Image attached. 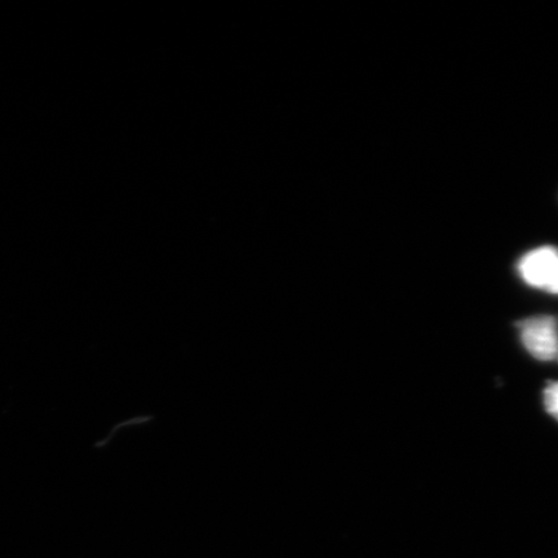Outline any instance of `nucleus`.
<instances>
[{"label": "nucleus", "mask_w": 558, "mask_h": 558, "mask_svg": "<svg viewBox=\"0 0 558 558\" xmlns=\"http://www.w3.org/2000/svg\"><path fill=\"white\" fill-rule=\"evenodd\" d=\"M520 275L533 288L558 294V250L542 247L522 257Z\"/></svg>", "instance_id": "1"}, {"label": "nucleus", "mask_w": 558, "mask_h": 558, "mask_svg": "<svg viewBox=\"0 0 558 558\" xmlns=\"http://www.w3.org/2000/svg\"><path fill=\"white\" fill-rule=\"evenodd\" d=\"M519 326L523 344L535 359L550 361L558 357L557 320L554 317L529 318Z\"/></svg>", "instance_id": "2"}, {"label": "nucleus", "mask_w": 558, "mask_h": 558, "mask_svg": "<svg viewBox=\"0 0 558 558\" xmlns=\"http://www.w3.org/2000/svg\"><path fill=\"white\" fill-rule=\"evenodd\" d=\"M544 403H546L548 413L558 421V383L549 384L544 392Z\"/></svg>", "instance_id": "3"}]
</instances>
